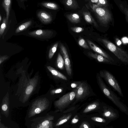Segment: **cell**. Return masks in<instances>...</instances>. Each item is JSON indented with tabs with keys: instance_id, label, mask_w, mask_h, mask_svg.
<instances>
[{
	"instance_id": "obj_1",
	"label": "cell",
	"mask_w": 128,
	"mask_h": 128,
	"mask_svg": "<svg viewBox=\"0 0 128 128\" xmlns=\"http://www.w3.org/2000/svg\"><path fill=\"white\" fill-rule=\"evenodd\" d=\"M99 40L108 50L113 53L121 62L128 64V52H127L106 38H100Z\"/></svg>"
},
{
	"instance_id": "obj_2",
	"label": "cell",
	"mask_w": 128,
	"mask_h": 128,
	"mask_svg": "<svg viewBox=\"0 0 128 128\" xmlns=\"http://www.w3.org/2000/svg\"><path fill=\"white\" fill-rule=\"evenodd\" d=\"M93 10L96 14L100 22L104 25L112 23L113 16L111 12L106 7H99L94 5Z\"/></svg>"
},
{
	"instance_id": "obj_3",
	"label": "cell",
	"mask_w": 128,
	"mask_h": 128,
	"mask_svg": "<svg viewBox=\"0 0 128 128\" xmlns=\"http://www.w3.org/2000/svg\"><path fill=\"white\" fill-rule=\"evenodd\" d=\"M48 100L46 98L38 99L34 102L28 112V117L30 118L46 110L49 105Z\"/></svg>"
},
{
	"instance_id": "obj_4",
	"label": "cell",
	"mask_w": 128,
	"mask_h": 128,
	"mask_svg": "<svg viewBox=\"0 0 128 128\" xmlns=\"http://www.w3.org/2000/svg\"><path fill=\"white\" fill-rule=\"evenodd\" d=\"M97 78L99 85L104 94L117 106L123 107V105L118 98L106 86L100 76H98Z\"/></svg>"
},
{
	"instance_id": "obj_5",
	"label": "cell",
	"mask_w": 128,
	"mask_h": 128,
	"mask_svg": "<svg viewBox=\"0 0 128 128\" xmlns=\"http://www.w3.org/2000/svg\"><path fill=\"white\" fill-rule=\"evenodd\" d=\"M54 116L47 114L45 116L33 120L32 128H53Z\"/></svg>"
},
{
	"instance_id": "obj_6",
	"label": "cell",
	"mask_w": 128,
	"mask_h": 128,
	"mask_svg": "<svg viewBox=\"0 0 128 128\" xmlns=\"http://www.w3.org/2000/svg\"><path fill=\"white\" fill-rule=\"evenodd\" d=\"M76 90L66 94L54 102L56 108L62 110L67 107L74 100L76 97Z\"/></svg>"
},
{
	"instance_id": "obj_7",
	"label": "cell",
	"mask_w": 128,
	"mask_h": 128,
	"mask_svg": "<svg viewBox=\"0 0 128 128\" xmlns=\"http://www.w3.org/2000/svg\"><path fill=\"white\" fill-rule=\"evenodd\" d=\"M100 76L104 78L121 96H123L120 87L115 78L110 72L106 70L100 71Z\"/></svg>"
},
{
	"instance_id": "obj_8",
	"label": "cell",
	"mask_w": 128,
	"mask_h": 128,
	"mask_svg": "<svg viewBox=\"0 0 128 128\" xmlns=\"http://www.w3.org/2000/svg\"><path fill=\"white\" fill-rule=\"evenodd\" d=\"M60 52L63 57L66 72L68 75L71 76L72 73L71 64L67 50L64 45L62 44H60Z\"/></svg>"
},
{
	"instance_id": "obj_9",
	"label": "cell",
	"mask_w": 128,
	"mask_h": 128,
	"mask_svg": "<svg viewBox=\"0 0 128 128\" xmlns=\"http://www.w3.org/2000/svg\"><path fill=\"white\" fill-rule=\"evenodd\" d=\"M30 36L42 39L49 38L52 36L53 32L49 30H38L28 33Z\"/></svg>"
},
{
	"instance_id": "obj_10",
	"label": "cell",
	"mask_w": 128,
	"mask_h": 128,
	"mask_svg": "<svg viewBox=\"0 0 128 128\" xmlns=\"http://www.w3.org/2000/svg\"><path fill=\"white\" fill-rule=\"evenodd\" d=\"M75 98L76 100L81 99L88 95L89 93V88L86 84L84 82L80 83L76 90Z\"/></svg>"
},
{
	"instance_id": "obj_11",
	"label": "cell",
	"mask_w": 128,
	"mask_h": 128,
	"mask_svg": "<svg viewBox=\"0 0 128 128\" xmlns=\"http://www.w3.org/2000/svg\"><path fill=\"white\" fill-rule=\"evenodd\" d=\"M88 42L90 48L94 52L103 56L112 62L114 61L113 59L108 54L92 42L89 40H88Z\"/></svg>"
},
{
	"instance_id": "obj_12",
	"label": "cell",
	"mask_w": 128,
	"mask_h": 128,
	"mask_svg": "<svg viewBox=\"0 0 128 128\" xmlns=\"http://www.w3.org/2000/svg\"><path fill=\"white\" fill-rule=\"evenodd\" d=\"M114 1L120 11L124 15L128 23V4L127 2L120 0H114Z\"/></svg>"
},
{
	"instance_id": "obj_13",
	"label": "cell",
	"mask_w": 128,
	"mask_h": 128,
	"mask_svg": "<svg viewBox=\"0 0 128 128\" xmlns=\"http://www.w3.org/2000/svg\"><path fill=\"white\" fill-rule=\"evenodd\" d=\"M37 16L41 21L44 24L49 23L52 20L51 16L44 11H39L37 13Z\"/></svg>"
},
{
	"instance_id": "obj_14",
	"label": "cell",
	"mask_w": 128,
	"mask_h": 128,
	"mask_svg": "<svg viewBox=\"0 0 128 128\" xmlns=\"http://www.w3.org/2000/svg\"><path fill=\"white\" fill-rule=\"evenodd\" d=\"M89 56L96 60L98 62L108 64H111L112 62L103 56L97 53H93L91 52L88 53Z\"/></svg>"
},
{
	"instance_id": "obj_15",
	"label": "cell",
	"mask_w": 128,
	"mask_h": 128,
	"mask_svg": "<svg viewBox=\"0 0 128 128\" xmlns=\"http://www.w3.org/2000/svg\"><path fill=\"white\" fill-rule=\"evenodd\" d=\"M1 111L2 114L8 117L9 114V107L8 100H4L1 104Z\"/></svg>"
},
{
	"instance_id": "obj_16",
	"label": "cell",
	"mask_w": 128,
	"mask_h": 128,
	"mask_svg": "<svg viewBox=\"0 0 128 128\" xmlns=\"http://www.w3.org/2000/svg\"><path fill=\"white\" fill-rule=\"evenodd\" d=\"M72 116V114L70 113L62 116L56 122L55 126L56 127L59 126L66 122Z\"/></svg>"
},
{
	"instance_id": "obj_17",
	"label": "cell",
	"mask_w": 128,
	"mask_h": 128,
	"mask_svg": "<svg viewBox=\"0 0 128 128\" xmlns=\"http://www.w3.org/2000/svg\"><path fill=\"white\" fill-rule=\"evenodd\" d=\"M11 3V0H4L3 1L2 3V5L6 12L7 22L8 18Z\"/></svg>"
},
{
	"instance_id": "obj_18",
	"label": "cell",
	"mask_w": 128,
	"mask_h": 128,
	"mask_svg": "<svg viewBox=\"0 0 128 128\" xmlns=\"http://www.w3.org/2000/svg\"><path fill=\"white\" fill-rule=\"evenodd\" d=\"M47 67L53 75L64 80H67L66 77L65 76L52 67L48 66Z\"/></svg>"
},
{
	"instance_id": "obj_19",
	"label": "cell",
	"mask_w": 128,
	"mask_h": 128,
	"mask_svg": "<svg viewBox=\"0 0 128 128\" xmlns=\"http://www.w3.org/2000/svg\"><path fill=\"white\" fill-rule=\"evenodd\" d=\"M83 14L84 19L87 22L94 25L96 27H98L97 23L92 17L89 12H83Z\"/></svg>"
},
{
	"instance_id": "obj_20",
	"label": "cell",
	"mask_w": 128,
	"mask_h": 128,
	"mask_svg": "<svg viewBox=\"0 0 128 128\" xmlns=\"http://www.w3.org/2000/svg\"><path fill=\"white\" fill-rule=\"evenodd\" d=\"M66 17L70 22L74 23H78L80 22L79 15L76 13H72L67 14Z\"/></svg>"
},
{
	"instance_id": "obj_21",
	"label": "cell",
	"mask_w": 128,
	"mask_h": 128,
	"mask_svg": "<svg viewBox=\"0 0 128 128\" xmlns=\"http://www.w3.org/2000/svg\"><path fill=\"white\" fill-rule=\"evenodd\" d=\"M99 104L98 102H93L88 106L83 112L84 113H86L96 109L99 106Z\"/></svg>"
},
{
	"instance_id": "obj_22",
	"label": "cell",
	"mask_w": 128,
	"mask_h": 128,
	"mask_svg": "<svg viewBox=\"0 0 128 128\" xmlns=\"http://www.w3.org/2000/svg\"><path fill=\"white\" fill-rule=\"evenodd\" d=\"M31 21L30 20L22 24L17 28L16 30V33H19L26 29L31 25Z\"/></svg>"
},
{
	"instance_id": "obj_23",
	"label": "cell",
	"mask_w": 128,
	"mask_h": 128,
	"mask_svg": "<svg viewBox=\"0 0 128 128\" xmlns=\"http://www.w3.org/2000/svg\"><path fill=\"white\" fill-rule=\"evenodd\" d=\"M56 64L58 67L61 70L63 69L65 65L64 59L60 53L58 54L56 60Z\"/></svg>"
},
{
	"instance_id": "obj_24",
	"label": "cell",
	"mask_w": 128,
	"mask_h": 128,
	"mask_svg": "<svg viewBox=\"0 0 128 128\" xmlns=\"http://www.w3.org/2000/svg\"><path fill=\"white\" fill-rule=\"evenodd\" d=\"M66 5L68 7L72 9H76L78 7V4L76 0H68L65 2Z\"/></svg>"
},
{
	"instance_id": "obj_25",
	"label": "cell",
	"mask_w": 128,
	"mask_h": 128,
	"mask_svg": "<svg viewBox=\"0 0 128 128\" xmlns=\"http://www.w3.org/2000/svg\"><path fill=\"white\" fill-rule=\"evenodd\" d=\"M43 6L49 9L56 10L58 8V5L56 4L50 2H44L41 4Z\"/></svg>"
},
{
	"instance_id": "obj_26",
	"label": "cell",
	"mask_w": 128,
	"mask_h": 128,
	"mask_svg": "<svg viewBox=\"0 0 128 128\" xmlns=\"http://www.w3.org/2000/svg\"><path fill=\"white\" fill-rule=\"evenodd\" d=\"M58 44L57 42L54 45L50 50L48 53V56L49 59H51L56 52Z\"/></svg>"
},
{
	"instance_id": "obj_27",
	"label": "cell",
	"mask_w": 128,
	"mask_h": 128,
	"mask_svg": "<svg viewBox=\"0 0 128 128\" xmlns=\"http://www.w3.org/2000/svg\"><path fill=\"white\" fill-rule=\"evenodd\" d=\"M6 20L5 17H3L2 23L1 24L0 28V37L4 33L6 27Z\"/></svg>"
},
{
	"instance_id": "obj_28",
	"label": "cell",
	"mask_w": 128,
	"mask_h": 128,
	"mask_svg": "<svg viewBox=\"0 0 128 128\" xmlns=\"http://www.w3.org/2000/svg\"><path fill=\"white\" fill-rule=\"evenodd\" d=\"M104 116L109 118H114L115 116L114 114L110 110H105L103 113Z\"/></svg>"
},
{
	"instance_id": "obj_29",
	"label": "cell",
	"mask_w": 128,
	"mask_h": 128,
	"mask_svg": "<svg viewBox=\"0 0 128 128\" xmlns=\"http://www.w3.org/2000/svg\"><path fill=\"white\" fill-rule=\"evenodd\" d=\"M79 45L82 48L87 49H89V48L85 40L83 38H81L78 41Z\"/></svg>"
},
{
	"instance_id": "obj_30",
	"label": "cell",
	"mask_w": 128,
	"mask_h": 128,
	"mask_svg": "<svg viewBox=\"0 0 128 128\" xmlns=\"http://www.w3.org/2000/svg\"><path fill=\"white\" fill-rule=\"evenodd\" d=\"M34 87L32 85H29L28 86L25 90V93L27 96L30 95L33 90Z\"/></svg>"
},
{
	"instance_id": "obj_31",
	"label": "cell",
	"mask_w": 128,
	"mask_h": 128,
	"mask_svg": "<svg viewBox=\"0 0 128 128\" xmlns=\"http://www.w3.org/2000/svg\"><path fill=\"white\" fill-rule=\"evenodd\" d=\"M108 2L106 0H98V1L97 3V5H96L97 6L99 7H102L104 6L105 7L107 5Z\"/></svg>"
},
{
	"instance_id": "obj_32",
	"label": "cell",
	"mask_w": 128,
	"mask_h": 128,
	"mask_svg": "<svg viewBox=\"0 0 128 128\" xmlns=\"http://www.w3.org/2000/svg\"><path fill=\"white\" fill-rule=\"evenodd\" d=\"M91 119L92 120L96 122H106V121L104 119L99 117H93L91 118Z\"/></svg>"
},
{
	"instance_id": "obj_33",
	"label": "cell",
	"mask_w": 128,
	"mask_h": 128,
	"mask_svg": "<svg viewBox=\"0 0 128 128\" xmlns=\"http://www.w3.org/2000/svg\"><path fill=\"white\" fill-rule=\"evenodd\" d=\"M70 29L76 33L80 32L84 30L83 28L80 27H71Z\"/></svg>"
},
{
	"instance_id": "obj_34",
	"label": "cell",
	"mask_w": 128,
	"mask_h": 128,
	"mask_svg": "<svg viewBox=\"0 0 128 128\" xmlns=\"http://www.w3.org/2000/svg\"><path fill=\"white\" fill-rule=\"evenodd\" d=\"M79 128H90L89 124L87 122H83L81 124Z\"/></svg>"
},
{
	"instance_id": "obj_35",
	"label": "cell",
	"mask_w": 128,
	"mask_h": 128,
	"mask_svg": "<svg viewBox=\"0 0 128 128\" xmlns=\"http://www.w3.org/2000/svg\"><path fill=\"white\" fill-rule=\"evenodd\" d=\"M79 118L77 115L74 116L71 121V124H75L77 123L79 120Z\"/></svg>"
},
{
	"instance_id": "obj_36",
	"label": "cell",
	"mask_w": 128,
	"mask_h": 128,
	"mask_svg": "<svg viewBox=\"0 0 128 128\" xmlns=\"http://www.w3.org/2000/svg\"><path fill=\"white\" fill-rule=\"evenodd\" d=\"M62 90L63 89L62 88H58L51 90V93L52 94L59 93L61 92L62 91Z\"/></svg>"
},
{
	"instance_id": "obj_37",
	"label": "cell",
	"mask_w": 128,
	"mask_h": 128,
	"mask_svg": "<svg viewBox=\"0 0 128 128\" xmlns=\"http://www.w3.org/2000/svg\"><path fill=\"white\" fill-rule=\"evenodd\" d=\"M8 56H0V64H1L4 60L7 59L8 58Z\"/></svg>"
},
{
	"instance_id": "obj_38",
	"label": "cell",
	"mask_w": 128,
	"mask_h": 128,
	"mask_svg": "<svg viewBox=\"0 0 128 128\" xmlns=\"http://www.w3.org/2000/svg\"><path fill=\"white\" fill-rule=\"evenodd\" d=\"M0 128H10L5 126L4 124L2 122L1 120L0 121Z\"/></svg>"
},
{
	"instance_id": "obj_39",
	"label": "cell",
	"mask_w": 128,
	"mask_h": 128,
	"mask_svg": "<svg viewBox=\"0 0 128 128\" xmlns=\"http://www.w3.org/2000/svg\"><path fill=\"white\" fill-rule=\"evenodd\" d=\"M78 84L76 83H72L71 84V86L72 88H74L78 86Z\"/></svg>"
},
{
	"instance_id": "obj_40",
	"label": "cell",
	"mask_w": 128,
	"mask_h": 128,
	"mask_svg": "<svg viewBox=\"0 0 128 128\" xmlns=\"http://www.w3.org/2000/svg\"><path fill=\"white\" fill-rule=\"evenodd\" d=\"M93 3H98V0H90Z\"/></svg>"
},
{
	"instance_id": "obj_41",
	"label": "cell",
	"mask_w": 128,
	"mask_h": 128,
	"mask_svg": "<svg viewBox=\"0 0 128 128\" xmlns=\"http://www.w3.org/2000/svg\"><path fill=\"white\" fill-rule=\"evenodd\" d=\"M2 19V17L1 15H0V22H1Z\"/></svg>"
},
{
	"instance_id": "obj_42",
	"label": "cell",
	"mask_w": 128,
	"mask_h": 128,
	"mask_svg": "<svg viewBox=\"0 0 128 128\" xmlns=\"http://www.w3.org/2000/svg\"></svg>"
}]
</instances>
